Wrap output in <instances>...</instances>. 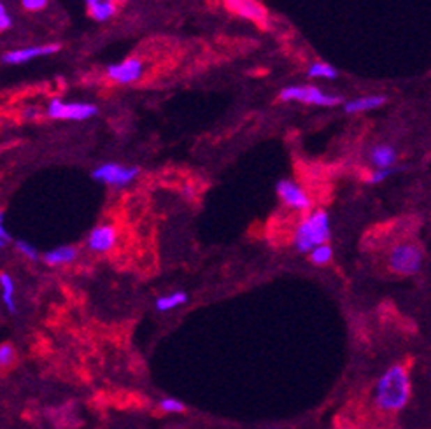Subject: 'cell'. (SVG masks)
I'll return each instance as SVG.
<instances>
[{
	"label": "cell",
	"mask_w": 431,
	"mask_h": 429,
	"mask_svg": "<svg viewBox=\"0 0 431 429\" xmlns=\"http://www.w3.org/2000/svg\"><path fill=\"white\" fill-rule=\"evenodd\" d=\"M412 394L407 364L395 363L386 368L374 387V405L384 414H396L409 405Z\"/></svg>",
	"instance_id": "obj_1"
},
{
	"label": "cell",
	"mask_w": 431,
	"mask_h": 429,
	"mask_svg": "<svg viewBox=\"0 0 431 429\" xmlns=\"http://www.w3.org/2000/svg\"><path fill=\"white\" fill-rule=\"evenodd\" d=\"M331 238L330 214L323 209L307 214L293 233V245L300 254H309L314 247L328 244Z\"/></svg>",
	"instance_id": "obj_2"
},
{
	"label": "cell",
	"mask_w": 431,
	"mask_h": 429,
	"mask_svg": "<svg viewBox=\"0 0 431 429\" xmlns=\"http://www.w3.org/2000/svg\"><path fill=\"white\" fill-rule=\"evenodd\" d=\"M424 251L414 242H400L388 254V268L400 277H412L423 270Z\"/></svg>",
	"instance_id": "obj_3"
},
{
	"label": "cell",
	"mask_w": 431,
	"mask_h": 429,
	"mask_svg": "<svg viewBox=\"0 0 431 429\" xmlns=\"http://www.w3.org/2000/svg\"><path fill=\"white\" fill-rule=\"evenodd\" d=\"M280 102H302L307 105H317V107H335L344 102L340 95L326 93L314 84H295L286 86L279 93Z\"/></svg>",
	"instance_id": "obj_4"
},
{
	"label": "cell",
	"mask_w": 431,
	"mask_h": 429,
	"mask_svg": "<svg viewBox=\"0 0 431 429\" xmlns=\"http://www.w3.org/2000/svg\"><path fill=\"white\" fill-rule=\"evenodd\" d=\"M98 114V107L91 102H67L53 98L46 107V116L56 121H86Z\"/></svg>",
	"instance_id": "obj_5"
},
{
	"label": "cell",
	"mask_w": 431,
	"mask_h": 429,
	"mask_svg": "<svg viewBox=\"0 0 431 429\" xmlns=\"http://www.w3.org/2000/svg\"><path fill=\"white\" fill-rule=\"evenodd\" d=\"M140 169L139 166H126L121 163H102V165L95 166L91 170V177L93 180L102 184H107L112 188H126L128 184H132L133 180L139 177Z\"/></svg>",
	"instance_id": "obj_6"
},
{
	"label": "cell",
	"mask_w": 431,
	"mask_h": 429,
	"mask_svg": "<svg viewBox=\"0 0 431 429\" xmlns=\"http://www.w3.org/2000/svg\"><path fill=\"white\" fill-rule=\"evenodd\" d=\"M275 192L282 205H286L287 209L296 210V212H310V209H312L310 196L295 180L280 179L275 186Z\"/></svg>",
	"instance_id": "obj_7"
},
{
	"label": "cell",
	"mask_w": 431,
	"mask_h": 429,
	"mask_svg": "<svg viewBox=\"0 0 431 429\" xmlns=\"http://www.w3.org/2000/svg\"><path fill=\"white\" fill-rule=\"evenodd\" d=\"M118 244V228L111 223H102L91 228L86 237V247L95 254L111 253Z\"/></svg>",
	"instance_id": "obj_8"
},
{
	"label": "cell",
	"mask_w": 431,
	"mask_h": 429,
	"mask_svg": "<svg viewBox=\"0 0 431 429\" xmlns=\"http://www.w3.org/2000/svg\"><path fill=\"white\" fill-rule=\"evenodd\" d=\"M105 76L116 84H132L142 79L144 63L139 58H126L119 63H112L105 69Z\"/></svg>",
	"instance_id": "obj_9"
},
{
	"label": "cell",
	"mask_w": 431,
	"mask_h": 429,
	"mask_svg": "<svg viewBox=\"0 0 431 429\" xmlns=\"http://www.w3.org/2000/svg\"><path fill=\"white\" fill-rule=\"evenodd\" d=\"M60 49V44H40V46L11 49L2 54V63H4V65H22V63H29V61L36 60V58L50 56V54L58 53Z\"/></svg>",
	"instance_id": "obj_10"
},
{
	"label": "cell",
	"mask_w": 431,
	"mask_h": 429,
	"mask_svg": "<svg viewBox=\"0 0 431 429\" xmlns=\"http://www.w3.org/2000/svg\"><path fill=\"white\" fill-rule=\"evenodd\" d=\"M228 11L255 23H265L266 11L258 0H225Z\"/></svg>",
	"instance_id": "obj_11"
},
{
	"label": "cell",
	"mask_w": 431,
	"mask_h": 429,
	"mask_svg": "<svg viewBox=\"0 0 431 429\" xmlns=\"http://www.w3.org/2000/svg\"><path fill=\"white\" fill-rule=\"evenodd\" d=\"M368 162L374 166V170L391 169V166H396V162H398V151L395 146L386 144V142L375 144L368 151Z\"/></svg>",
	"instance_id": "obj_12"
},
{
	"label": "cell",
	"mask_w": 431,
	"mask_h": 429,
	"mask_svg": "<svg viewBox=\"0 0 431 429\" xmlns=\"http://www.w3.org/2000/svg\"><path fill=\"white\" fill-rule=\"evenodd\" d=\"M386 102H388L386 95H363V97H356L344 102V112L345 114H361V112L375 111V109L382 107Z\"/></svg>",
	"instance_id": "obj_13"
},
{
	"label": "cell",
	"mask_w": 431,
	"mask_h": 429,
	"mask_svg": "<svg viewBox=\"0 0 431 429\" xmlns=\"http://www.w3.org/2000/svg\"><path fill=\"white\" fill-rule=\"evenodd\" d=\"M77 256H80V251L74 245H58L43 254V261L47 267H63V265L74 263Z\"/></svg>",
	"instance_id": "obj_14"
},
{
	"label": "cell",
	"mask_w": 431,
	"mask_h": 429,
	"mask_svg": "<svg viewBox=\"0 0 431 429\" xmlns=\"http://www.w3.org/2000/svg\"><path fill=\"white\" fill-rule=\"evenodd\" d=\"M15 291L16 286L13 277L8 272H2V274H0V296H2V303H4L6 311H8L9 314H16V311H18L15 302Z\"/></svg>",
	"instance_id": "obj_15"
},
{
	"label": "cell",
	"mask_w": 431,
	"mask_h": 429,
	"mask_svg": "<svg viewBox=\"0 0 431 429\" xmlns=\"http://www.w3.org/2000/svg\"><path fill=\"white\" fill-rule=\"evenodd\" d=\"M188 302V295L184 291H172L169 295L158 296L155 302V309L158 312H170L177 306L184 305Z\"/></svg>",
	"instance_id": "obj_16"
},
{
	"label": "cell",
	"mask_w": 431,
	"mask_h": 429,
	"mask_svg": "<svg viewBox=\"0 0 431 429\" xmlns=\"http://www.w3.org/2000/svg\"><path fill=\"white\" fill-rule=\"evenodd\" d=\"M307 77H310V79L333 81L338 77V70L333 65H330V63H326V61H312L307 67Z\"/></svg>",
	"instance_id": "obj_17"
},
{
	"label": "cell",
	"mask_w": 431,
	"mask_h": 429,
	"mask_svg": "<svg viewBox=\"0 0 431 429\" xmlns=\"http://www.w3.org/2000/svg\"><path fill=\"white\" fill-rule=\"evenodd\" d=\"M333 260V249L330 244H321L309 253V261L316 267H326Z\"/></svg>",
	"instance_id": "obj_18"
},
{
	"label": "cell",
	"mask_w": 431,
	"mask_h": 429,
	"mask_svg": "<svg viewBox=\"0 0 431 429\" xmlns=\"http://www.w3.org/2000/svg\"><path fill=\"white\" fill-rule=\"evenodd\" d=\"M116 8L114 2H100V4L88 6V15L91 16V20L95 22H107L114 16Z\"/></svg>",
	"instance_id": "obj_19"
},
{
	"label": "cell",
	"mask_w": 431,
	"mask_h": 429,
	"mask_svg": "<svg viewBox=\"0 0 431 429\" xmlns=\"http://www.w3.org/2000/svg\"><path fill=\"white\" fill-rule=\"evenodd\" d=\"M403 166H391V169H379V170H372L370 176L367 177V182L372 184V186H377V184H382L384 180H388L389 177L395 176V173L402 172Z\"/></svg>",
	"instance_id": "obj_20"
},
{
	"label": "cell",
	"mask_w": 431,
	"mask_h": 429,
	"mask_svg": "<svg viewBox=\"0 0 431 429\" xmlns=\"http://www.w3.org/2000/svg\"><path fill=\"white\" fill-rule=\"evenodd\" d=\"M158 408L163 414H183V412H186V405L177 398H162Z\"/></svg>",
	"instance_id": "obj_21"
},
{
	"label": "cell",
	"mask_w": 431,
	"mask_h": 429,
	"mask_svg": "<svg viewBox=\"0 0 431 429\" xmlns=\"http://www.w3.org/2000/svg\"><path fill=\"white\" fill-rule=\"evenodd\" d=\"M15 247L16 251H18L20 254H22L23 258H27V260L30 261H37L39 260V251L36 249V245L30 244V242L27 240H15Z\"/></svg>",
	"instance_id": "obj_22"
},
{
	"label": "cell",
	"mask_w": 431,
	"mask_h": 429,
	"mask_svg": "<svg viewBox=\"0 0 431 429\" xmlns=\"http://www.w3.org/2000/svg\"><path fill=\"white\" fill-rule=\"evenodd\" d=\"M15 359H16L15 347H13L11 343L6 342L2 343V345H0V368H2V370H8V368L15 363Z\"/></svg>",
	"instance_id": "obj_23"
},
{
	"label": "cell",
	"mask_w": 431,
	"mask_h": 429,
	"mask_svg": "<svg viewBox=\"0 0 431 429\" xmlns=\"http://www.w3.org/2000/svg\"><path fill=\"white\" fill-rule=\"evenodd\" d=\"M20 2H22L23 9H27V11L30 13L43 11L47 6V0H20Z\"/></svg>",
	"instance_id": "obj_24"
},
{
	"label": "cell",
	"mask_w": 431,
	"mask_h": 429,
	"mask_svg": "<svg viewBox=\"0 0 431 429\" xmlns=\"http://www.w3.org/2000/svg\"><path fill=\"white\" fill-rule=\"evenodd\" d=\"M11 26H13L11 15H9V11L6 9V6L2 4V6H0V30H2V32H6V30H9Z\"/></svg>",
	"instance_id": "obj_25"
},
{
	"label": "cell",
	"mask_w": 431,
	"mask_h": 429,
	"mask_svg": "<svg viewBox=\"0 0 431 429\" xmlns=\"http://www.w3.org/2000/svg\"><path fill=\"white\" fill-rule=\"evenodd\" d=\"M13 237L4 226V216H0V247H6L8 244H11Z\"/></svg>",
	"instance_id": "obj_26"
},
{
	"label": "cell",
	"mask_w": 431,
	"mask_h": 429,
	"mask_svg": "<svg viewBox=\"0 0 431 429\" xmlns=\"http://www.w3.org/2000/svg\"><path fill=\"white\" fill-rule=\"evenodd\" d=\"M37 114H39V111H37V109L29 107V109H25V111L22 112V118L23 119H36Z\"/></svg>",
	"instance_id": "obj_27"
},
{
	"label": "cell",
	"mask_w": 431,
	"mask_h": 429,
	"mask_svg": "<svg viewBox=\"0 0 431 429\" xmlns=\"http://www.w3.org/2000/svg\"><path fill=\"white\" fill-rule=\"evenodd\" d=\"M88 6H93V4H100V2H114V0H84Z\"/></svg>",
	"instance_id": "obj_28"
},
{
	"label": "cell",
	"mask_w": 431,
	"mask_h": 429,
	"mask_svg": "<svg viewBox=\"0 0 431 429\" xmlns=\"http://www.w3.org/2000/svg\"><path fill=\"white\" fill-rule=\"evenodd\" d=\"M266 429H279V428H266Z\"/></svg>",
	"instance_id": "obj_29"
}]
</instances>
